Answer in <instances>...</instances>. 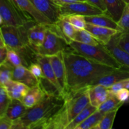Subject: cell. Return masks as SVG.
I'll return each mask as SVG.
<instances>
[{"label":"cell","mask_w":129,"mask_h":129,"mask_svg":"<svg viewBox=\"0 0 129 129\" xmlns=\"http://www.w3.org/2000/svg\"><path fill=\"white\" fill-rule=\"evenodd\" d=\"M62 54L66 71L65 95L69 92L89 86L96 80L116 69L98 64L77 52L71 47L64 50Z\"/></svg>","instance_id":"6da1fadb"},{"label":"cell","mask_w":129,"mask_h":129,"mask_svg":"<svg viewBox=\"0 0 129 129\" xmlns=\"http://www.w3.org/2000/svg\"><path fill=\"white\" fill-rule=\"evenodd\" d=\"M88 87L66 94L62 107L42 125L40 129H66L69 123L90 104Z\"/></svg>","instance_id":"7a4b0ae2"},{"label":"cell","mask_w":129,"mask_h":129,"mask_svg":"<svg viewBox=\"0 0 129 129\" xmlns=\"http://www.w3.org/2000/svg\"><path fill=\"white\" fill-rule=\"evenodd\" d=\"M64 102L63 97L47 94L42 100L28 109L25 114L17 120L23 129H40L42 125L62 107Z\"/></svg>","instance_id":"3957f363"},{"label":"cell","mask_w":129,"mask_h":129,"mask_svg":"<svg viewBox=\"0 0 129 129\" xmlns=\"http://www.w3.org/2000/svg\"><path fill=\"white\" fill-rule=\"evenodd\" d=\"M69 45L77 52L98 64L116 69L123 66L111 55L103 44L91 45L82 44L75 40H71Z\"/></svg>","instance_id":"277c9868"},{"label":"cell","mask_w":129,"mask_h":129,"mask_svg":"<svg viewBox=\"0 0 129 129\" xmlns=\"http://www.w3.org/2000/svg\"><path fill=\"white\" fill-rule=\"evenodd\" d=\"M37 23L31 20L20 26L4 25L1 26V36L8 49L17 50L30 45L28 36V31L31 25Z\"/></svg>","instance_id":"5b68a950"},{"label":"cell","mask_w":129,"mask_h":129,"mask_svg":"<svg viewBox=\"0 0 129 129\" xmlns=\"http://www.w3.org/2000/svg\"><path fill=\"white\" fill-rule=\"evenodd\" d=\"M34 20L24 12L13 0H0V25L20 26Z\"/></svg>","instance_id":"8992f818"},{"label":"cell","mask_w":129,"mask_h":129,"mask_svg":"<svg viewBox=\"0 0 129 129\" xmlns=\"http://www.w3.org/2000/svg\"><path fill=\"white\" fill-rule=\"evenodd\" d=\"M69 47L70 45L62 37L54 32L47 27L45 39L42 44L36 50L40 55L50 56L59 54Z\"/></svg>","instance_id":"52a82bcc"},{"label":"cell","mask_w":129,"mask_h":129,"mask_svg":"<svg viewBox=\"0 0 129 129\" xmlns=\"http://www.w3.org/2000/svg\"><path fill=\"white\" fill-rule=\"evenodd\" d=\"M59 5L61 16L81 15L84 16L105 13L102 10L88 1H78L71 3H57Z\"/></svg>","instance_id":"ba28073f"},{"label":"cell","mask_w":129,"mask_h":129,"mask_svg":"<svg viewBox=\"0 0 129 129\" xmlns=\"http://www.w3.org/2000/svg\"><path fill=\"white\" fill-rule=\"evenodd\" d=\"M35 8L45 15L52 23H56L60 19L59 5L54 0H30Z\"/></svg>","instance_id":"9c48e42d"},{"label":"cell","mask_w":129,"mask_h":129,"mask_svg":"<svg viewBox=\"0 0 129 129\" xmlns=\"http://www.w3.org/2000/svg\"><path fill=\"white\" fill-rule=\"evenodd\" d=\"M49 57L57 79L62 90L64 98L66 90V71L62 52L55 55H50Z\"/></svg>","instance_id":"30bf717a"},{"label":"cell","mask_w":129,"mask_h":129,"mask_svg":"<svg viewBox=\"0 0 129 129\" xmlns=\"http://www.w3.org/2000/svg\"><path fill=\"white\" fill-rule=\"evenodd\" d=\"M128 78H129V68L123 66L121 68L115 69L112 73L100 78L93 82L91 86L100 84L107 88H110L115 83Z\"/></svg>","instance_id":"8fae6325"},{"label":"cell","mask_w":129,"mask_h":129,"mask_svg":"<svg viewBox=\"0 0 129 129\" xmlns=\"http://www.w3.org/2000/svg\"><path fill=\"white\" fill-rule=\"evenodd\" d=\"M113 94H115L112 93L109 88L100 84L89 86L88 87V95L90 104L97 108Z\"/></svg>","instance_id":"7c38bea8"},{"label":"cell","mask_w":129,"mask_h":129,"mask_svg":"<svg viewBox=\"0 0 129 129\" xmlns=\"http://www.w3.org/2000/svg\"><path fill=\"white\" fill-rule=\"evenodd\" d=\"M85 29L89 31L100 44L103 45L108 44L112 38L119 32V31L115 29L98 26L89 23H86Z\"/></svg>","instance_id":"4fadbf2b"},{"label":"cell","mask_w":129,"mask_h":129,"mask_svg":"<svg viewBox=\"0 0 129 129\" xmlns=\"http://www.w3.org/2000/svg\"><path fill=\"white\" fill-rule=\"evenodd\" d=\"M12 79L23 83L29 88L39 84V79L33 75L28 68L24 66L14 67Z\"/></svg>","instance_id":"5bb4252c"},{"label":"cell","mask_w":129,"mask_h":129,"mask_svg":"<svg viewBox=\"0 0 129 129\" xmlns=\"http://www.w3.org/2000/svg\"><path fill=\"white\" fill-rule=\"evenodd\" d=\"M18 7L24 12L26 13L32 17L37 23L48 24L53 23L46 16L39 11L30 0H13Z\"/></svg>","instance_id":"9a60e30c"},{"label":"cell","mask_w":129,"mask_h":129,"mask_svg":"<svg viewBox=\"0 0 129 129\" xmlns=\"http://www.w3.org/2000/svg\"><path fill=\"white\" fill-rule=\"evenodd\" d=\"M55 32L62 37L69 44L71 40H74L76 30L71 23L68 16H61L60 19L54 23Z\"/></svg>","instance_id":"2e32d148"},{"label":"cell","mask_w":129,"mask_h":129,"mask_svg":"<svg viewBox=\"0 0 129 129\" xmlns=\"http://www.w3.org/2000/svg\"><path fill=\"white\" fill-rule=\"evenodd\" d=\"M47 30V25L37 23H35L29 28L28 31L29 42L35 50L42 44L45 39Z\"/></svg>","instance_id":"e0dca14e"},{"label":"cell","mask_w":129,"mask_h":129,"mask_svg":"<svg viewBox=\"0 0 129 129\" xmlns=\"http://www.w3.org/2000/svg\"><path fill=\"white\" fill-rule=\"evenodd\" d=\"M104 45L111 55L120 64L129 68V54L118 45L115 35L112 38L108 44Z\"/></svg>","instance_id":"ac0fdd59"},{"label":"cell","mask_w":129,"mask_h":129,"mask_svg":"<svg viewBox=\"0 0 129 129\" xmlns=\"http://www.w3.org/2000/svg\"><path fill=\"white\" fill-rule=\"evenodd\" d=\"M85 20L87 23L93 24L98 26H105V27L111 28L115 29L118 31L122 32V29L118 25V23L113 20L110 16L106 13L101 15H91V16H85Z\"/></svg>","instance_id":"d6986e66"},{"label":"cell","mask_w":129,"mask_h":129,"mask_svg":"<svg viewBox=\"0 0 129 129\" xmlns=\"http://www.w3.org/2000/svg\"><path fill=\"white\" fill-rule=\"evenodd\" d=\"M47 94L44 91L40 86L37 85L35 86L30 88L26 95L23 98L21 102L27 108H31L42 100Z\"/></svg>","instance_id":"ffe728a7"},{"label":"cell","mask_w":129,"mask_h":129,"mask_svg":"<svg viewBox=\"0 0 129 129\" xmlns=\"http://www.w3.org/2000/svg\"><path fill=\"white\" fill-rule=\"evenodd\" d=\"M37 62L40 64V66H42L45 78L48 80L50 81L52 84H54L59 89V90L61 92L62 94L63 97H64L62 90L61 87H60V84H59V82H58L56 76H55V73H54V70H53L52 66V64L50 63L49 56L42 55L39 54L37 57Z\"/></svg>","instance_id":"44dd1931"},{"label":"cell","mask_w":129,"mask_h":129,"mask_svg":"<svg viewBox=\"0 0 129 129\" xmlns=\"http://www.w3.org/2000/svg\"><path fill=\"white\" fill-rule=\"evenodd\" d=\"M4 86L6 88L8 93L12 99L20 100L23 99L30 89L28 86L23 83L13 79L7 82Z\"/></svg>","instance_id":"7402d4cb"},{"label":"cell","mask_w":129,"mask_h":129,"mask_svg":"<svg viewBox=\"0 0 129 129\" xmlns=\"http://www.w3.org/2000/svg\"><path fill=\"white\" fill-rule=\"evenodd\" d=\"M28 109L21 100L12 99L4 116L13 122L23 116Z\"/></svg>","instance_id":"603a6c76"},{"label":"cell","mask_w":129,"mask_h":129,"mask_svg":"<svg viewBox=\"0 0 129 129\" xmlns=\"http://www.w3.org/2000/svg\"><path fill=\"white\" fill-rule=\"evenodd\" d=\"M107 7L106 14L118 22L127 4L124 0H103Z\"/></svg>","instance_id":"cb8c5ba5"},{"label":"cell","mask_w":129,"mask_h":129,"mask_svg":"<svg viewBox=\"0 0 129 129\" xmlns=\"http://www.w3.org/2000/svg\"><path fill=\"white\" fill-rule=\"evenodd\" d=\"M97 110L98 108L89 104L69 123L66 129H76L79 124L84 122L89 115H91Z\"/></svg>","instance_id":"d4e9b609"},{"label":"cell","mask_w":129,"mask_h":129,"mask_svg":"<svg viewBox=\"0 0 129 129\" xmlns=\"http://www.w3.org/2000/svg\"><path fill=\"white\" fill-rule=\"evenodd\" d=\"M105 113L97 110L89 115L84 122L79 124L76 129H94L102 119Z\"/></svg>","instance_id":"484cf974"},{"label":"cell","mask_w":129,"mask_h":129,"mask_svg":"<svg viewBox=\"0 0 129 129\" xmlns=\"http://www.w3.org/2000/svg\"><path fill=\"white\" fill-rule=\"evenodd\" d=\"M73 40L82 43V44L91 45H97L100 44L93 36V35L86 29L76 30Z\"/></svg>","instance_id":"4316f807"},{"label":"cell","mask_w":129,"mask_h":129,"mask_svg":"<svg viewBox=\"0 0 129 129\" xmlns=\"http://www.w3.org/2000/svg\"><path fill=\"white\" fill-rule=\"evenodd\" d=\"M123 104H125V103L118 100V98L116 97L115 94H113V95L109 97L105 102H103L98 107V110L103 112V113H107L109 111L119 109Z\"/></svg>","instance_id":"83f0119b"},{"label":"cell","mask_w":129,"mask_h":129,"mask_svg":"<svg viewBox=\"0 0 129 129\" xmlns=\"http://www.w3.org/2000/svg\"><path fill=\"white\" fill-rule=\"evenodd\" d=\"M118 109L109 111L105 113L104 116L94 129H111L113 127V122Z\"/></svg>","instance_id":"f1b7e54d"},{"label":"cell","mask_w":129,"mask_h":129,"mask_svg":"<svg viewBox=\"0 0 129 129\" xmlns=\"http://www.w3.org/2000/svg\"><path fill=\"white\" fill-rule=\"evenodd\" d=\"M13 68L7 60L0 64V85L4 86L12 79Z\"/></svg>","instance_id":"f546056e"},{"label":"cell","mask_w":129,"mask_h":129,"mask_svg":"<svg viewBox=\"0 0 129 129\" xmlns=\"http://www.w3.org/2000/svg\"><path fill=\"white\" fill-rule=\"evenodd\" d=\"M12 98L4 86L0 85V117H3Z\"/></svg>","instance_id":"4dcf8cb0"},{"label":"cell","mask_w":129,"mask_h":129,"mask_svg":"<svg viewBox=\"0 0 129 129\" xmlns=\"http://www.w3.org/2000/svg\"><path fill=\"white\" fill-rule=\"evenodd\" d=\"M6 60L13 67L18 66H25L23 58L21 57L20 54L14 49H8V57Z\"/></svg>","instance_id":"1f68e13d"},{"label":"cell","mask_w":129,"mask_h":129,"mask_svg":"<svg viewBox=\"0 0 129 129\" xmlns=\"http://www.w3.org/2000/svg\"><path fill=\"white\" fill-rule=\"evenodd\" d=\"M68 16L69 21L74 26L76 30L85 29L87 23L85 20V16L81 15H71Z\"/></svg>","instance_id":"d6a6232c"},{"label":"cell","mask_w":129,"mask_h":129,"mask_svg":"<svg viewBox=\"0 0 129 129\" xmlns=\"http://www.w3.org/2000/svg\"><path fill=\"white\" fill-rule=\"evenodd\" d=\"M117 23L122 32L129 33V4L125 6L122 16Z\"/></svg>","instance_id":"836d02e7"},{"label":"cell","mask_w":129,"mask_h":129,"mask_svg":"<svg viewBox=\"0 0 129 129\" xmlns=\"http://www.w3.org/2000/svg\"><path fill=\"white\" fill-rule=\"evenodd\" d=\"M115 36L118 45L129 54V33L119 31Z\"/></svg>","instance_id":"e575fe53"},{"label":"cell","mask_w":129,"mask_h":129,"mask_svg":"<svg viewBox=\"0 0 129 129\" xmlns=\"http://www.w3.org/2000/svg\"><path fill=\"white\" fill-rule=\"evenodd\" d=\"M29 70L30 71L31 73L33 74V75L35 77V78H37L38 79H40L41 78H44L45 76H44V72H43L42 68V66H40V64H39L38 62H34L28 67Z\"/></svg>","instance_id":"d590c367"},{"label":"cell","mask_w":129,"mask_h":129,"mask_svg":"<svg viewBox=\"0 0 129 129\" xmlns=\"http://www.w3.org/2000/svg\"><path fill=\"white\" fill-rule=\"evenodd\" d=\"M8 48L5 44V41L2 37L0 39V64H2L6 61L8 57Z\"/></svg>","instance_id":"8d00e7d4"},{"label":"cell","mask_w":129,"mask_h":129,"mask_svg":"<svg viewBox=\"0 0 129 129\" xmlns=\"http://www.w3.org/2000/svg\"><path fill=\"white\" fill-rule=\"evenodd\" d=\"M115 96L121 102L124 103L129 102V89L122 88L115 93Z\"/></svg>","instance_id":"74e56055"},{"label":"cell","mask_w":129,"mask_h":129,"mask_svg":"<svg viewBox=\"0 0 129 129\" xmlns=\"http://www.w3.org/2000/svg\"><path fill=\"white\" fill-rule=\"evenodd\" d=\"M128 79H123V80H122L120 81H118L117 82V83H115V84H113L112 86L110 87L109 88L112 91V92L113 93V94H115V93H117L118 91L120 90V89H122V88H125Z\"/></svg>","instance_id":"f35d334b"},{"label":"cell","mask_w":129,"mask_h":129,"mask_svg":"<svg viewBox=\"0 0 129 129\" xmlns=\"http://www.w3.org/2000/svg\"><path fill=\"white\" fill-rule=\"evenodd\" d=\"M13 122L3 116L0 117V129H11Z\"/></svg>","instance_id":"ab89813d"},{"label":"cell","mask_w":129,"mask_h":129,"mask_svg":"<svg viewBox=\"0 0 129 129\" xmlns=\"http://www.w3.org/2000/svg\"><path fill=\"white\" fill-rule=\"evenodd\" d=\"M87 1L98 7L103 12H107V7L103 0H87Z\"/></svg>","instance_id":"60d3db41"},{"label":"cell","mask_w":129,"mask_h":129,"mask_svg":"<svg viewBox=\"0 0 129 129\" xmlns=\"http://www.w3.org/2000/svg\"><path fill=\"white\" fill-rule=\"evenodd\" d=\"M56 3H71L78 1H86L84 0H54Z\"/></svg>","instance_id":"b9f144b4"},{"label":"cell","mask_w":129,"mask_h":129,"mask_svg":"<svg viewBox=\"0 0 129 129\" xmlns=\"http://www.w3.org/2000/svg\"><path fill=\"white\" fill-rule=\"evenodd\" d=\"M125 88H127V89H129V78L128 79V80H127V84H126Z\"/></svg>","instance_id":"7bdbcfd3"},{"label":"cell","mask_w":129,"mask_h":129,"mask_svg":"<svg viewBox=\"0 0 129 129\" xmlns=\"http://www.w3.org/2000/svg\"><path fill=\"white\" fill-rule=\"evenodd\" d=\"M124 1L126 4H129V0H124Z\"/></svg>","instance_id":"ee69618b"},{"label":"cell","mask_w":129,"mask_h":129,"mask_svg":"<svg viewBox=\"0 0 129 129\" xmlns=\"http://www.w3.org/2000/svg\"><path fill=\"white\" fill-rule=\"evenodd\" d=\"M84 1H87V0H84Z\"/></svg>","instance_id":"f6af8a7d"}]
</instances>
